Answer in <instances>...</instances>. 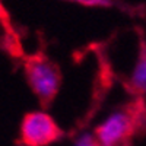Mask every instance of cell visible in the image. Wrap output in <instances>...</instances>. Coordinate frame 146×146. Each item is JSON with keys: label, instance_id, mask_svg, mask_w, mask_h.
<instances>
[{"label": "cell", "instance_id": "obj_1", "mask_svg": "<svg viewBox=\"0 0 146 146\" xmlns=\"http://www.w3.org/2000/svg\"><path fill=\"white\" fill-rule=\"evenodd\" d=\"M146 124V107L143 100L113 111L95 129V139L101 146H121Z\"/></svg>", "mask_w": 146, "mask_h": 146}, {"label": "cell", "instance_id": "obj_2", "mask_svg": "<svg viewBox=\"0 0 146 146\" xmlns=\"http://www.w3.org/2000/svg\"><path fill=\"white\" fill-rule=\"evenodd\" d=\"M25 78L29 88L42 105L51 104L62 85L58 66L44 54H34L25 58Z\"/></svg>", "mask_w": 146, "mask_h": 146}, {"label": "cell", "instance_id": "obj_3", "mask_svg": "<svg viewBox=\"0 0 146 146\" xmlns=\"http://www.w3.org/2000/svg\"><path fill=\"white\" fill-rule=\"evenodd\" d=\"M62 135L56 120L45 111H31L22 118L19 137L23 146H48Z\"/></svg>", "mask_w": 146, "mask_h": 146}, {"label": "cell", "instance_id": "obj_4", "mask_svg": "<svg viewBox=\"0 0 146 146\" xmlns=\"http://www.w3.org/2000/svg\"><path fill=\"white\" fill-rule=\"evenodd\" d=\"M130 88L135 94H146V41H140V50L130 76Z\"/></svg>", "mask_w": 146, "mask_h": 146}, {"label": "cell", "instance_id": "obj_5", "mask_svg": "<svg viewBox=\"0 0 146 146\" xmlns=\"http://www.w3.org/2000/svg\"><path fill=\"white\" fill-rule=\"evenodd\" d=\"M67 2L79 3L88 7H110L113 6V0H67Z\"/></svg>", "mask_w": 146, "mask_h": 146}, {"label": "cell", "instance_id": "obj_6", "mask_svg": "<svg viewBox=\"0 0 146 146\" xmlns=\"http://www.w3.org/2000/svg\"><path fill=\"white\" fill-rule=\"evenodd\" d=\"M0 28H2V31L5 34L7 32H12V28H10V23H9V15L6 9L3 7L2 2H0Z\"/></svg>", "mask_w": 146, "mask_h": 146}, {"label": "cell", "instance_id": "obj_7", "mask_svg": "<svg viewBox=\"0 0 146 146\" xmlns=\"http://www.w3.org/2000/svg\"><path fill=\"white\" fill-rule=\"evenodd\" d=\"M75 146H101V145H100L98 140L95 139V136L83 135V136H80V137L76 140Z\"/></svg>", "mask_w": 146, "mask_h": 146}, {"label": "cell", "instance_id": "obj_8", "mask_svg": "<svg viewBox=\"0 0 146 146\" xmlns=\"http://www.w3.org/2000/svg\"><path fill=\"white\" fill-rule=\"evenodd\" d=\"M121 146H130V145H129V142H127V143H124V145H121Z\"/></svg>", "mask_w": 146, "mask_h": 146}]
</instances>
